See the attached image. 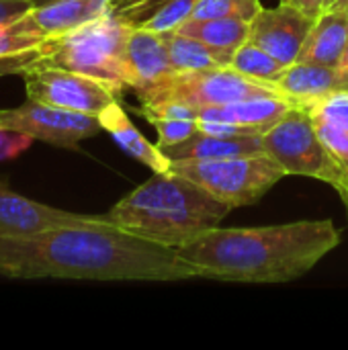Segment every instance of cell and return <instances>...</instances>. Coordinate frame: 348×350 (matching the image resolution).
I'll use <instances>...</instances> for the list:
<instances>
[{
  "label": "cell",
  "instance_id": "cell-1",
  "mask_svg": "<svg viewBox=\"0 0 348 350\" xmlns=\"http://www.w3.org/2000/svg\"><path fill=\"white\" fill-rule=\"evenodd\" d=\"M0 275L8 279L148 281L199 279L176 248L135 236L101 215L31 236L0 234Z\"/></svg>",
  "mask_w": 348,
  "mask_h": 350
},
{
  "label": "cell",
  "instance_id": "cell-2",
  "mask_svg": "<svg viewBox=\"0 0 348 350\" xmlns=\"http://www.w3.org/2000/svg\"><path fill=\"white\" fill-rule=\"evenodd\" d=\"M343 242L332 219H299L256 228H213L178 256L199 279L222 283L281 285L308 275Z\"/></svg>",
  "mask_w": 348,
  "mask_h": 350
},
{
  "label": "cell",
  "instance_id": "cell-3",
  "mask_svg": "<svg viewBox=\"0 0 348 350\" xmlns=\"http://www.w3.org/2000/svg\"><path fill=\"white\" fill-rule=\"evenodd\" d=\"M232 211L224 201L178 172H154L105 215L146 240L180 248L217 228Z\"/></svg>",
  "mask_w": 348,
  "mask_h": 350
},
{
  "label": "cell",
  "instance_id": "cell-4",
  "mask_svg": "<svg viewBox=\"0 0 348 350\" xmlns=\"http://www.w3.org/2000/svg\"><path fill=\"white\" fill-rule=\"evenodd\" d=\"M131 27L125 18L109 10L74 31L51 37L35 66H53L96 78L117 94L127 88L131 90V74L125 59Z\"/></svg>",
  "mask_w": 348,
  "mask_h": 350
},
{
  "label": "cell",
  "instance_id": "cell-5",
  "mask_svg": "<svg viewBox=\"0 0 348 350\" xmlns=\"http://www.w3.org/2000/svg\"><path fill=\"white\" fill-rule=\"evenodd\" d=\"M170 170L191 178L232 209L254 205L283 176H287L267 154L172 162Z\"/></svg>",
  "mask_w": 348,
  "mask_h": 350
},
{
  "label": "cell",
  "instance_id": "cell-6",
  "mask_svg": "<svg viewBox=\"0 0 348 350\" xmlns=\"http://www.w3.org/2000/svg\"><path fill=\"white\" fill-rule=\"evenodd\" d=\"M142 105L160 100H180L197 111L205 107H224L242 98L277 94L285 96L275 84L250 80L234 68H213L203 72H172L156 84L135 92Z\"/></svg>",
  "mask_w": 348,
  "mask_h": 350
},
{
  "label": "cell",
  "instance_id": "cell-7",
  "mask_svg": "<svg viewBox=\"0 0 348 350\" xmlns=\"http://www.w3.org/2000/svg\"><path fill=\"white\" fill-rule=\"evenodd\" d=\"M263 150L287 176H308L332 183L328 152L318 135L312 115L302 107H291L263 135Z\"/></svg>",
  "mask_w": 348,
  "mask_h": 350
},
{
  "label": "cell",
  "instance_id": "cell-8",
  "mask_svg": "<svg viewBox=\"0 0 348 350\" xmlns=\"http://www.w3.org/2000/svg\"><path fill=\"white\" fill-rule=\"evenodd\" d=\"M21 76L27 98L51 107L98 117L111 103L117 100V92L109 84L64 68L35 66Z\"/></svg>",
  "mask_w": 348,
  "mask_h": 350
},
{
  "label": "cell",
  "instance_id": "cell-9",
  "mask_svg": "<svg viewBox=\"0 0 348 350\" xmlns=\"http://www.w3.org/2000/svg\"><path fill=\"white\" fill-rule=\"evenodd\" d=\"M0 127L16 129L33 139L64 150H78L84 139H90L103 131L96 115L68 111L31 98L14 109H4Z\"/></svg>",
  "mask_w": 348,
  "mask_h": 350
},
{
  "label": "cell",
  "instance_id": "cell-10",
  "mask_svg": "<svg viewBox=\"0 0 348 350\" xmlns=\"http://www.w3.org/2000/svg\"><path fill=\"white\" fill-rule=\"evenodd\" d=\"M314 23V16L299 10L295 4L281 0L279 6H263L250 21L248 41L263 47L285 66H291L297 62Z\"/></svg>",
  "mask_w": 348,
  "mask_h": 350
},
{
  "label": "cell",
  "instance_id": "cell-11",
  "mask_svg": "<svg viewBox=\"0 0 348 350\" xmlns=\"http://www.w3.org/2000/svg\"><path fill=\"white\" fill-rule=\"evenodd\" d=\"M109 10L111 0H47L43 4H33L10 18V27L25 35L51 39L90 23Z\"/></svg>",
  "mask_w": 348,
  "mask_h": 350
},
{
  "label": "cell",
  "instance_id": "cell-12",
  "mask_svg": "<svg viewBox=\"0 0 348 350\" xmlns=\"http://www.w3.org/2000/svg\"><path fill=\"white\" fill-rule=\"evenodd\" d=\"M101 215L74 213L57 207H49L25 195L12 191L0 180V234L2 236H31L53 228L76 226L92 221Z\"/></svg>",
  "mask_w": 348,
  "mask_h": 350
},
{
  "label": "cell",
  "instance_id": "cell-13",
  "mask_svg": "<svg viewBox=\"0 0 348 350\" xmlns=\"http://www.w3.org/2000/svg\"><path fill=\"white\" fill-rule=\"evenodd\" d=\"M125 59L131 74V90L139 92L172 74L170 53L164 33L146 25H133L127 37Z\"/></svg>",
  "mask_w": 348,
  "mask_h": 350
},
{
  "label": "cell",
  "instance_id": "cell-14",
  "mask_svg": "<svg viewBox=\"0 0 348 350\" xmlns=\"http://www.w3.org/2000/svg\"><path fill=\"white\" fill-rule=\"evenodd\" d=\"M275 86L293 103V107L302 109H308L330 94L348 92V82L338 68L316 62H293Z\"/></svg>",
  "mask_w": 348,
  "mask_h": 350
},
{
  "label": "cell",
  "instance_id": "cell-15",
  "mask_svg": "<svg viewBox=\"0 0 348 350\" xmlns=\"http://www.w3.org/2000/svg\"><path fill=\"white\" fill-rule=\"evenodd\" d=\"M103 131H107L113 142L133 160L146 164L154 172H168L172 162L170 158L158 148V144H150L144 133L133 125L125 109L115 100L98 115Z\"/></svg>",
  "mask_w": 348,
  "mask_h": 350
},
{
  "label": "cell",
  "instance_id": "cell-16",
  "mask_svg": "<svg viewBox=\"0 0 348 350\" xmlns=\"http://www.w3.org/2000/svg\"><path fill=\"white\" fill-rule=\"evenodd\" d=\"M347 45L348 10L345 6H334V8L324 10L316 18L297 55V62H316V64L338 68Z\"/></svg>",
  "mask_w": 348,
  "mask_h": 350
},
{
  "label": "cell",
  "instance_id": "cell-17",
  "mask_svg": "<svg viewBox=\"0 0 348 350\" xmlns=\"http://www.w3.org/2000/svg\"><path fill=\"white\" fill-rule=\"evenodd\" d=\"M293 103L287 96L277 94H263V96H250L242 98L224 107H205L199 111L201 121H226V123H238L246 127H254L258 131L271 129L289 109Z\"/></svg>",
  "mask_w": 348,
  "mask_h": 350
},
{
  "label": "cell",
  "instance_id": "cell-18",
  "mask_svg": "<svg viewBox=\"0 0 348 350\" xmlns=\"http://www.w3.org/2000/svg\"><path fill=\"white\" fill-rule=\"evenodd\" d=\"M170 162L185 160H222V158H238V156H254L265 154L260 135H240V137H217L197 131L189 139L160 148Z\"/></svg>",
  "mask_w": 348,
  "mask_h": 350
},
{
  "label": "cell",
  "instance_id": "cell-19",
  "mask_svg": "<svg viewBox=\"0 0 348 350\" xmlns=\"http://www.w3.org/2000/svg\"><path fill=\"white\" fill-rule=\"evenodd\" d=\"M176 31L191 35L205 45H209L224 66H232V57L240 45L248 41L250 21L242 18H207V21H187Z\"/></svg>",
  "mask_w": 348,
  "mask_h": 350
},
{
  "label": "cell",
  "instance_id": "cell-20",
  "mask_svg": "<svg viewBox=\"0 0 348 350\" xmlns=\"http://www.w3.org/2000/svg\"><path fill=\"white\" fill-rule=\"evenodd\" d=\"M164 37L168 43L170 66L174 72H203L213 68H228L209 45L191 35H185L180 31H166Z\"/></svg>",
  "mask_w": 348,
  "mask_h": 350
},
{
  "label": "cell",
  "instance_id": "cell-21",
  "mask_svg": "<svg viewBox=\"0 0 348 350\" xmlns=\"http://www.w3.org/2000/svg\"><path fill=\"white\" fill-rule=\"evenodd\" d=\"M236 72H240L242 76L256 80V82H265V84H277V80L285 74L287 66L283 62H279L277 57H273L271 53H267L263 47L246 41L244 45H240L232 57V66Z\"/></svg>",
  "mask_w": 348,
  "mask_h": 350
},
{
  "label": "cell",
  "instance_id": "cell-22",
  "mask_svg": "<svg viewBox=\"0 0 348 350\" xmlns=\"http://www.w3.org/2000/svg\"><path fill=\"white\" fill-rule=\"evenodd\" d=\"M312 119L330 158V166H332L330 187H334L338 195H343L348 191V129L328 123L324 119H316V117Z\"/></svg>",
  "mask_w": 348,
  "mask_h": 350
},
{
  "label": "cell",
  "instance_id": "cell-23",
  "mask_svg": "<svg viewBox=\"0 0 348 350\" xmlns=\"http://www.w3.org/2000/svg\"><path fill=\"white\" fill-rule=\"evenodd\" d=\"M260 8H263L260 0H199L189 21H207V18L252 21Z\"/></svg>",
  "mask_w": 348,
  "mask_h": 350
},
{
  "label": "cell",
  "instance_id": "cell-24",
  "mask_svg": "<svg viewBox=\"0 0 348 350\" xmlns=\"http://www.w3.org/2000/svg\"><path fill=\"white\" fill-rule=\"evenodd\" d=\"M199 0H166L144 25L166 33V31H176L183 23H187L193 16V10Z\"/></svg>",
  "mask_w": 348,
  "mask_h": 350
},
{
  "label": "cell",
  "instance_id": "cell-25",
  "mask_svg": "<svg viewBox=\"0 0 348 350\" xmlns=\"http://www.w3.org/2000/svg\"><path fill=\"white\" fill-rule=\"evenodd\" d=\"M148 123L154 125L158 133V148L174 146L199 131L197 119H162V117H152L146 119Z\"/></svg>",
  "mask_w": 348,
  "mask_h": 350
},
{
  "label": "cell",
  "instance_id": "cell-26",
  "mask_svg": "<svg viewBox=\"0 0 348 350\" xmlns=\"http://www.w3.org/2000/svg\"><path fill=\"white\" fill-rule=\"evenodd\" d=\"M47 41L49 39H39L33 35L18 33L10 27V21H4V23H0V62L8 59L12 55H18V53L37 49Z\"/></svg>",
  "mask_w": 348,
  "mask_h": 350
},
{
  "label": "cell",
  "instance_id": "cell-27",
  "mask_svg": "<svg viewBox=\"0 0 348 350\" xmlns=\"http://www.w3.org/2000/svg\"><path fill=\"white\" fill-rule=\"evenodd\" d=\"M312 117L324 119L328 123H334L338 127L348 129V92H336L330 94L306 109Z\"/></svg>",
  "mask_w": 348,
  "mask_h": 350
},
{
  "label": "cell",
  "instance_id": "cell-28",
  "mask_svg": "<svg viewBox=\"0 0 348 350\" xmlns=\"http://www.w3.org/2000/svg\"><path fill=\"white\" fill-rule=\"evenodd\" d=\"M166 0H111V12L129 25H144Z\"/></svg>",
  "mask_w": 348,
  "mask_h": 350
},
{
  "label": "cell",
  "instance_id": "cell-29",
  "mask_svg": "<svg viewBox=\"0 0 348 350\" xmlns=\"http://www.w3.org/2000/svg\"><path fill=\"white\" fill-rule=\"evenodd\" d=\"M35 139L27 133H21L16 129L0 127V162L18 158L25 150L31 148Z\"/></svg>",
  "mask_w": 348,
  "mask_h": 350
},
{
  "label": "cell",
  "instance_id": "cell-30",
  "mask_svg": "<svg viewBox=\"0 0 348 350\" xmlns=\"http://www.w3.org/2000/svg\"><path fill=\"white\" fill-rule=\"evenodd\" d=\"M31 6H33L31 0H0V23L18 16L21 12H25Z\"/></svg>",
  "mask_w": 348,
  "mask_h": 350
},
{
  "label": "cell",
  "instance_id": "cell-31",
  "mask_svg": "<svg viewBox=\"0 0 348 350\" xmlns=\"http://www.w3.org/2000/svg\"><path fill=\"white\" fill-rule=\"evenodd\" d=\"M287 2L295 4L299 10H304L306 14H310L314 18H318L324 12V4H326V0H287Z\"/></svg>",
  "mask_w": 348,
  "mask_h": 350
},
{
  "label": "cell",
  "instance_id": "cell-32",
  "mask_svg": "<svg viewBox=\"0 0 348 350\" xmlns=\"http://www.w3.org/2000/svg\"><path fill=\"white\" fill-rule=\"evenodd\" d=\"M338 72L343 74V78L348 82V45L347 49H345V55H343L340 64H338Z\"/></svg>",
  "mask_w": 348,
  "mask_h": 350
},
{
  "label": "cell",
  "instance_id": "cell-33",
  "mask_svg": "<svg viewBox=\"0 0 348 350\" xmlns=\"http://www.w3.org/2000/svg\"><path fill=\"white\" fill-rule=\"evenodd\" d=\"M343 0H326V4H324V10H328V8H334V6H338Z\"/></svg>",
  "mask_w": 348,
  "mask_h": 350
},
{
  "label": "cell",
  "instance_id": "cell-34",
  "mask_svg": "<svg viewBox=\"0 0 348 350\" xmlns=\"http://www.w3.org/2000/svg\"><path fill=\"white\" fill-rule=\"evenodd\" d=\"M340 197H343V201H345V207H347V213H348V191L347 193H343Z\"/></svg>",
  "mask_w": 348,
  "mask_h": 350
},
{
  "label": "cell",
  "instance_id": "cell-35",
  "mask_svg": "<svg viewBox=\"0 0 348 350\" xmlns=\"http://www.w3.org/2000/svg\"><path fill=\"white\" fill-rule=\"evenodd\" d=\"M338 6H345V8H347V10H348V0H343V2L338 4Z\"/></svg>",
  "mask_w": 348,
  "mask_h": 350
},
{
  "label": "cell",
  "instance_id": "cell-36",
  "mask_svg": "<svg viewBox=\"0 0 348 350\" xmlns=\"http://www.w3.org/2000/svg\"><path fill=\"white\" fill-rule=\"evenodd\" d=\"M33 4H43V2H47V0H31Z\"/></svg>",
  "mask_w": 348,
  "mask_h": 350
},
{
  "label": "cell",
  "instance_id": "cell-37",
  "mask_svg": "<svg viewBox=\"0 0 348 350\" xmlns=\"http://www.w3.org/2000/svg\"><path fill=\"white\" fill-rule=\"evenodd\" d=\"M2 115H4V109H0V119H2Z\"/></svg>",
  "mask_w": 348,
  "mask_h": 350
}]
</instances>
